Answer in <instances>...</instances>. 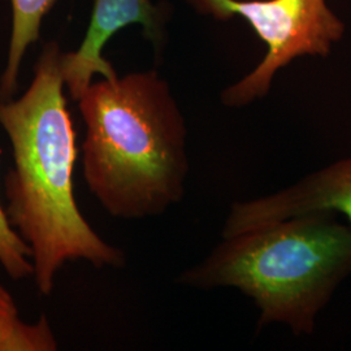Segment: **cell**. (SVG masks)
I'll return each instance as SVG.
<instances>
[{"instance_id": "obj_1", "label": "cell", "mask_w": 351, "mask_h": 351, "mask_svg": "<svg viewBox=\"0 0 351 351\" xmlns=\"http://www.w3.org/2000/svg\"><path fill=\"white\" fill-rule=\"evenodd\" d=\"M64 88V52L52 40L43 46L25 93L17 99H0V126L13 154L5 177V213L32 251L40 295H50L68 262L125 265L124 251L101 239L77 206L78 147Z\"/></svg>"}, {"instance_id": "obj_2", "label": "cell", "mask_w": 351, "mask_h": 351, "mask_svg": "<svg viewBox=\"0 0 351 351\" xmlns=\"http://www.w3.org/2000/svg\"><path fill=\"white\" fill-rule=\"evenodd\" d=\"M75 101L86 129L84 180L106 213L139 220L182 201L188 129L162 75L150 69L101 77Z\"/></svg>"}, {"instance_id": "obj_3", "label": "cell", "mask_w": 351, "mask_h": 351, "mask_svg": "<svg viewBox=\"0 0 351 351\" xmlns=\"http://www.w3.org/2000/svg\"><path fill=\"white\" fill-rule=\"evenodd\" d=\"M221 239L178 282L239 289L259 308V329L280 323L294 336L313 335L317 315L351 275V226L337 213H304Z\"/></svg>"}, {"instance_id": "obj_4", "label": "cell", "mask_w": 351, "mask_h": 351, "mask_svg": "<svg viewBox=\"0 0 351 351\" xmlns=\"http://www.w3.org/2000/svg\"><path fill=\"white\" fill-rule=\"evenodd\" d=\"M217 21L241 17L267 46L263 60L221 93L226 107L241 108L269 93L277 72L302 56L326 58L345 34L326 0H186Z\"/></svg>"}, {"instance_id": "obj_5", "label": "cell", "mask_w": 351, "mask_h": 351, "mask_svg": "<svg viewBox=\"0 0 351 351\" xmlns=\"http://www.w3.org/2000/svg\"><path fill=\"white\" fill-rule=\"evenodd\" d=\"M167 11L152 0H94L85 38L75 52H64L65 86L73 101L93 82V77L114 78L117 73L104 56L110 39L129 25H139L155 49L165 39Z\"/></svg>"}, {"instance_id": "obj_6", "label": "cell", "mask_w": 351, "mask_h": 351, "mask_svg": "<svg viewBox=\"0 0 351 351\" xmlns=\"http://www.w3.org/2000/svg\"><path fill=\"white\" fill-rule=\"evenodd\" d=\"M310 213H341L351 226V158L337 160L275 194L234 202L221 236Z\"/></svg>"}, {"instance_id": "obj_7", "label": "cell", "mask_w": 351, "mask_h": 351, "mask_svg": "<svg viewBox=\"0 0 351 351\" xmlns=\"http://www.w3.org/2000/svg\"><path fill=\"white\" fill-rule=\"evenodd\" d=\"M56 0H11L12 30L4 72L0 77V99H11L26 52L39 40L40 26Z\"/></svg>"}, {"instance_id": "obj_8", "label": "cell", "mask_w": 351, "mask_h": 351, "mask_svg": "<svg viewBox=\"0 0 351 351\" xmlns=\"http://www.w3.org/2000/svg\"><path fill=\"white\" fill-rule=\"evenodd\" d=\"M58 341L49 319L26 323L10 291L0 284V351H55Z\"/></svg>"}, {"instance_id": "obj_9", "label": "cell", "mask_w": 351, "mask_h": 351, "mask_svg": "<svg viewBox=\"0 0 351 351\" xmlns=\"http://www.w3.org/2000/svg\"><path fill=\"white\" fill-rule=\"evenodd\" d=\"M0 264L13 280L33 276L32 251L13 228L0 201Z\"/></svg>"}]
</instances>
